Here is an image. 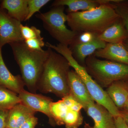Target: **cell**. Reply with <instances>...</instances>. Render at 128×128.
<instances>
[{
  "instance_id": "1f68e13d",
  "label": "cell",
  "mask_w": 128,
  "mask_h": 128,
  "mask_svg": "<svg viewBox=\"0 0 128 128\" xmlns=\"http://www.w3.org/2000/svg\"><path fill=\"white\" fill-rule=\"evenodd\" d=\"M124 109L127 110V111H128V101H127V102H126V105H125V107H124Z\"/></svg>"
},
{
  "instance_id": "e0dca14e",
  "label": "cell",
  "mask_w": 128,
  "mask_h": 128,
  "mask_svg": "<svg viewBox=\"0 0 128 128\" xmlns=\"http://www.w3.org/2000/svg\"><path fill=\"white\" fill-rule=\"evenodd\" d=\"M98 37L107 44L120 43L128 39V34L119 18L99 34Z\"/></svg>"
},
{
  "instance_id": "ffe728a7",
  "label": "cell",
  "mask_w": 128,
  "mask_h": 128,
  "mask_svg": "<svg viewBox=\"0 0 128 128\" xmlns=\"http://www.w3.org/2000/svg\"><path fill=\"white\" fill-rule=\"evenodd\" d=\"M69 109L62 100L53 102L50 106V113L52 118L54 126L63 125L64 118Z\"/></svg>"
},
{
  "instance_id": "44dd1931",
  "label": "cell",
  "mask_w": 128,
  "mask_h": 128,
  "mask_svg": "<svg viewBox=\"0 0 128 128\" xmlns=\"http://www.w3.org/2000/svg\"><path fill=\"white\" fill-rule=\"evenodd\" d=\"M110 3L114 8L128 34V1L111 0Z\"/></svg>"
},
{
  "instance_id": "d4e9b609",
  "label": "cell",
  "mask_w": 128,
  "mask_h": 128,
  "mask_svg": "<svg viewBox=\"0 0 128 128\" xmlns=\"http://www.w3.org/2000/svg\"><path fill=\"white\" fill-rule=\"evenodd\" d=\"M98 35H99L90 32L80 33L78 34L72 44H85L89 42L92 41Z\"/></svg>"
},
{
  "instance_id": "5b68a950",
  "label": "cell",
  "mask_w": 128,
  "mask_h": 128,
  "mask_svg": "<svg viewBox=\"0 0 128 128\" xmlns=\"http://www.w3.org/2000/svg\"><path fill=\"white\" fill-rule=\"evenodd\" d=\"M85 67L92 78L102 88H107L115 82L128 78V65L99 59L93 54L86 58Z\"/></svg>"
},
{
  "instance_id": "8fae6325",
  "label": "cell",
  "mask_w": 128,
  "mask_h": 128,
  "mask_svg": "<svg viewBox=\"0 0 128 128\" xmlns=\"http://www.w3.org/2000/svg\"><path fill=\"white\" fill-rule=\"evenodd\" d=\"M98 36L89 42L72 44L69 46L74 58L84 67L86 58L93 54L96 50L105 48L106 44L107 43L98 38Z\"/></svg>"
},
{
  "instance_id": "277c9868",
  "label": "cell",
  "mask_w": 128,
  "mask_h": 128,
  "mask_svg": "<svg viewBox=\"0 0 128 128\" xmlns=\"http://www.w3.org/2000/svg\"><path fill=\"white\" fill-rule=\"evenodd\" d=\"M48 47L63 56L68 60L70 66L81 78L95 102L104 106L114 117L121 116L120 110L114 105L106 91L92 78L85 67L74 58L68 46L60 44L57 45L50 44Z\"/></svg>"
},
{
  "instance_id": "d6986e66",
  "label": "cell",
  "mask_w": 128,
  "mask_h": 128,
  "mask_svg": "<svg viewBox=\"0 0 128 128\" xmlns=\"http://www.w3.org/2000/svg\"><path fill=\"white\" fill-rule=\"evenodd\" d=\"M20 103L21 100L18 94L0 86V111L9 110Z\"/></svg>"
},
{
  "instance_id": "2e32d148",
  "label": "cell",
  "mask_w": 128,
  "mask_h": 128,
  "mask_svg": "<svg viewBox=\"0 0 128 128\" xmlns=\"http://www.w3.org/2000/svg\"><path fill=\"white\" fill-rule=\"evenodd\" d=\"M107 94L116 107L124 109L128 99V85L121 81L115 82L106 88Z\"/></svg>"
},
{
  "instance_id": "cb8c5ba5",
  "label": "cell",
  "mask_w": 128,
  "mask_h": 128,
  "mask_svg": "<svg viewBox=\"0 0 128 128\" xmlns=\"http://www.w3.org/2000/svg\"><path fill=\"white\" fill-rule=\"evenodd\" d=\"M24 42L29 48L32 50H42V48L45 45L42 37L25 40Z\"/></svg>"
},
{
  "instance_id": "603a6c76",
  "label": "cell",
  "mask_w": 128,
  "mask_h": 128,
  "mask_svg": "<svg viewBox=\"0 0 128 128\" xmlns=\"http://www.w3.org/2000/svg\"><path fill=\"white\" fill-rule=\"evenodd\" d=\"M50 1V0H28V14L26 21H28L34 14L39 12L40 10Z\"/></svg>"
},
{
  "instance_id": "f546056e",
  "label": "cell",
  "mask_w": 128,
  "mask_h": 128,
  "mask_svg": "<svg viewBox=\"0 0 128 128\" xmlns=\"http://www.w3.org/2000/svg\"><path fill=\"white\" fill-rule=\"evenodd\" d=\"M123 44L124 46L127 49V50H128V39L124 41Z\"/></svg>"
},
{
  "instance_id": "ac0fdd59",
  "label": "cell",
  "mask_w": 128,
  "mask_h": 128,
  "mask_svg": "<svg viewBox=\"0 0 128 128\" xmlns=\"http://www.w3.org/2000/svg\"><path fill=\"white\" fill-rule=\"evenodd\" d=\"M0 7L7 10L9 16L21 22L26 21L28 14V0H3Z\"/></svg>"
},
{
  "instance_id": "52a82bcc",
  "label": "cell",
  "mask_w": 128,
  "mask_h": 128,
  "mask_svg": "<svg viewBox=\"0 0 128 128\" xmlns=\"http://www.w3.org/2000/svg\"><path fill=\"white\" fill-rule=\"evenodd\" d=\"M21 24L0 7V48L7 44L24 41L21 34Z\"/></svg>"
},
{
  "instance_id": "5bb4252c",
  "label": "cell",
  "mask_w": 128,
  "mask_h": 128,
  "mask_svg": "<svg viewBox=\"0 0 128 128\" xmlns=\"http://www.w3.org/2000/svg\"><path fill=\"white\" fill-rule=\"evenodd\" d=\"M109 0H56L51 6H66L67 13L92 10Z\"/></svg>"
},
{
  "instance_id": "6da1fadb",
  "label": "cell",
  "mask_w": 128,
  "mask_h": 128,
  "mask_svg": "<svg viewBox=\"0 0 128 128\" xmlns=\"http://www.w3.org/2000/svg\"><path fill=\"white\" fill-rule=\"evenodd\" d=\"M9 44L20 68L25 86L30 92L36 93L40 79L49 55V48L47 50H32L24 41Z\"/></svg>"
},
{
  "instance_id": "7a4b0ae2",
  "label": "cell",
  "mask_w": 128,
  "mask_h": 128,
  "mask_svg": "<svg viewBox=\"0 0 128 128\" xmlns=\"http://www.w3.org/2000/svg\"><path fill=\"white\" fill-rule=\"evenodd\" d=\"M49 48V55L40 79L38 90L63 98L70 94L68 75L71 66L63 56Z\"/></svg>"
},
{
  "instance_id": "4fadbf2b",
  "label": "cell",
  "mask_w": 128,
  "mask_h": 128,
  "mask_svg": "<svg viewBox=\"0 0 128 128\" xmlns=\"http://www.w3.org/2000/svg\"><path fill=\"white\" fill-rule=\"evenodd\" d=\"M0 48V86L17 94L23 90L25 85L21 76H14L6 66Z\"/></svg>"
},
{
  "instance_id": "83f0119b",
  "label": "cell",
  "mask_w": 128,
  "mask_h": 128,
  "mask_svg": "<svg viewBox=\"0 0 128 128\" xmlns=\"http://www.w3.org/2000/svg\"><path fill=\"white\" fill-rule=\"evenodd\" d=\"M116 128H128V126L121 116L114 117Z\"/></svg>"
},
{
  "instance_id": "7c38bea8",
  "label": "cell",
  "mask_w": 128,
  "mask_h": 128,
  "mask_svg": "<svg viewBox=\"0 0 128 128\" xmlns=\"http://www.w3.org/2000/svg\"><path fill=\"white\" fill-rule=\"evenodd\" d=\"M93 54L97 58L128 65V50L123 43L107 44L105 48L96 50Z\"/></svg>"
},
{
  "instance_id": "8992f818",
  "label": "cell",
  "mask_w": 128,
  "mask_h": 128,
  "mask_svg": "<svg viewBox=\"0 0 128 128\" xmlns=\"http://www.w3.org/2000/svg\"><path fill=\"white\" fill-rule=\"evenodd\" d=\"M65 6H54L49 11L36 15L43 23L44 29L60 44L68 46L72 44L79 34L68 29L66 25L67 14L64 13Z\"/></svg>"
},
{
  "instance_id": "7402d4cb",
  "label": "cell",
  "mask_w": 128,
  "mask_h": 128,
  "mask_svg": "<svg viewBox=\"0 0 128 128\" xmlns=\"http://www.w3.org/2000/svg\"><path fill=\"white\" fill-rule=\"evenodd\" d=\"M20 27L21 34L24 41L42 37L40 30L34 26L30 27L21 24Z\"/></svg>"
},
{
  "instance_id": "484cf974",
  "label": "cell",
  "mask_w": 128,
  "mask_h": 128,
  "mask_svg": "<svg viewBox=\"0 0 128 128\" xmlns=\"http://www.w3.org/2000/svg\"><path fill=\"white\" fill-rule=\"evenodd\" d=\"M38 120L36 117H32L25 121L19 128H35L38 123Z\"/></svg>"
},
{
  "instance_id": "9a60e30c",
  "label": "cell",
  "mask_w": 128,
  "mask_h": 128,
  "mask_svg": "<svg viewBox=\"0 0 128 128\" xmlns=\"http://www.w3.org/2000/svg\"><path fill=\"white\" fill-rule=\"evenodd\" d=\"M36 112L20 103L9 110L6 128H19L22 124L33 116Z\"/></svg>"
},
{
  "instance_id": "f1b7e54d",
  "label": "cell",
  "mask_w": 128,
  "mask_h": 128,
  "mask_svg": "<svg viewBox=\"0 0 128 128\" xmlns=\"http://www.w3.org/2000/svg\"><path fill=\"white\" fill-rule=\"evenodd\" d=\"M120 112L121 117L128 126V111L124 109V110H120Z\"/></svg>"
},
{
  "instance_id": "9c48e42d",
  "label": "cell",
  "mask_w": 128,
  "mask_h": 128,
  "mask_svg": "<svg viewBox=\"0 0 128 128\" xmlns=\"http://www.w3.org/2000/svg\"><path fill=\"white\" fill-rule=\"evenodd\" d=\"M94 122V128H116L114 116L102 105L95 102L84 108Z\"/></svg>"
},
{
  "instance_id": "4316f807",
  "label": "cell",
  "mask_w": 128,
  "mask_h": 128,
  "mask_svg": "<svg viewBox=\"0 0 128 128\" xmlns=\"http://www.w3.org/2000/svg\"><path fill=\"white\" fill-rule=\"evenodd\" d=\"M9 110L0 111V128H6Z\"/></svg>"
},
{
  "instance_id": "836d02e7",
  "label": "cell",
  "mask_w": 128,
  "mask_h": 128,
  "mask_svg": "<svg viewBox=\"0 0 128 128\" xmlns=\"http://www.w3.org/2000/svg\"></svg>"
},
{
  "instance_id": "3957f363",
  "label": "cell",
  "mask_w": 128,
  "mask_h": 128,
  "mask_svg": "<svg viewBox=\"0 0 128 128\" xmlns=\"http://www.w3.org/2000/svg\"><path fill=\"white\" fill-rule=\"evenodd\" d=\"M111 1L92 10L67 13V24L78 33L90 32L99 35L119 20Z\"/></svg>"
},
{
  "instance_id": "d6a6232c",
  "label": "cell",
  "mask_w": 128,
  "mask_h": 128,
  "mask_svg": "<svg viewBox=\"0 0 128 128\" xmlns=\"http://www.w3.org/2000/svg\"><path fill=\"white\" fill-rule=\"evenodd\" d=\"M126 83H127V84H128V82H126Z\"/></svg>"
},
{
  "instance_id": "ba28073f",
  "label": "cell",
  "mask_w": 128,
  "mask_h": 128,
  "mask_svg": "<svg viewBox=\"0 0 128 128\" xmlns=\"http://www.w3.org/2000/svg\"><path fill=\"white\" fill-rule=\"evenodd\" d=\"M21 103L35 112L43 113L48 118L49 122L54 126L50 110V104L53 102L51 98L40 94L33 93L24 89L18 94Z\"/></svg>"
},
{
  "instance_id": "4dcf8cb0",
  "label": "cell",
  "mask_w": 128,
  "mask_h": 128,
  "mask_svg": "<svg viewBox=\"0 0 128 128\" xmlns=\"http://www.w3.org/2000/svg\"><path fill=\"white\" fill-rule=\"evenodd\" d=\"M84 128H94L93 126H91L89 123L85 122L84 125Z\"/></svg>"
},
{
  "instance_id": "30bf717a",
  "label": "cell",
  "mask_w": 128,
  "mask_h": 128,
  "mask_svg": "<svg viewBox=\"0 0 128 128\" xmlns=\"http://www.w3.org/2000/svg\"><path fill=\"white\" fill-rule=\"evenodd\" d=\"M70 93L84 109L89 103L95 102L89 94L81 78L75 71L70 70L68 75Z\"/></svg>"
}]
</instances>
